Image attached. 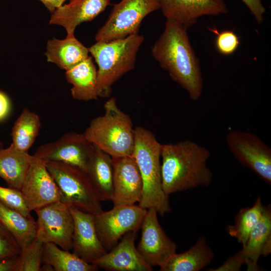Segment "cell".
I'll return each mask as SVG.
<instances>
[{
    "label": "cell",
    "instance_id": "obj_11",
    "mask_svg": "<svg viewBox=\"0 0 271 271\" xmlns=\"http://www.w3.org/2000/svg\"><path fill=\"white\" fill-rule=\"evenodd\" d=\"M94 150V146L83 133L71 131L55 141L39 147L33 156L45 161L72 165L87 174Z\"/></svg>",
    "mask_w": 271,
    "mask_h": 271
},
{
    "label": "cell",
    "instance_id": "obj_1",
    "mask_svg": "<svg viewBox=\"0 0 271 271\" xmlns=\"http://www.w3.org/2000/svg\"><path fill=\"white\" fill-rule=\"evenodd\" d=\"M188 28L167 19L163 33L152 48V54L161 67L194 101L203 90V79L198 59L191 45Z\"/></svg>",
    "mask_w": 271,
    "mask_h": 271
},
{
    "label": "cell",
    "instance_id": "obj_32",
    "mask_svg": "<svg viewBox=\"0 0 271 271\" xmlns=\"http://www.w3.org/2000/svg\"><path fill=\"white\" fill-rule=\"evenodd\" d=\"M21 250L14 237L0 223V260L17 256Z\"/></svg>",
    "mask_w": 271,
    "mask_h": 271
},
{
    "label": "cell",
    "instance_id": "obj_37",
    "mask_svg": "<svg viewBox=\"0 0 271 271\" xmlns=\"http://www.w3.org/2000/svg\"><path fill=\"white\" fill-rule=\"evenodd\" d=\"M16 257L0 260V271H13L16 261Z\"/></svg>",
    "mask_w": 271,
    "mask_h": 271
},
{
    "label": "cell",
    "instance_id": "obj_5",
    "mask_svg": "<svg viewBox=\"0 0 271 271\" xmlns=\"http://www.w3.org/2000/svg\"><path fill=\"white\" fill-rule=\"evenodd\" d=\"M104 113L93 119L83 134L86 139L111 157L131 156L134 128L128 114L117 106L114 97L104 104Z\"/></svg>",
    "mask_w": 271,
    "mask_h": 271
},
{
    "label": "cell",
    "instance_id": "obj_4",
    "mask_svg": "<svg viewBox=\"0 0 271 271\" xmlns=\"http://www.w3.org/2000/svg\"><path fill=\"white\" fill-rule=\"evenodd\" d=\"M144 39L138 33L110 41H97L88 48L98 66V97H108L113 84L134 68Z\"/></svg>",
    "mask_w": 271,
    "mask_h": 271
},
{
    "label": "cell",
    "instance_id": "obj_31",
    "mask_svg": "<svg viewBox=\"0 0 271 271\" xmlns=\"http://www.w3.org/2000/svg\"><path fill=\"white\" fill-rule=\"evenodd\" d=\"M208 29L216 35L215 47L220 54L229 56L237 50L240 44V40L233 31L227 30L219 32L215 28H209Z\"/></svg>",
    "mask_w": 271,
    "mask_h": 271
},
{
    "label": "cell",
    "instance_id": "obj_28",
    "mask_svg": "<svg viewBox=\"0 0 271 271\" xmlns=\"http://www.w3.org/2000/svg\"><path fill=\"white\" fill-rule=\"evenodd\" d=\"M263 209L261 199L258 197L253 206L240 210L234 224L227 226L228 233L244 246L250 232L261 218Z\"/></svg>",
    "mask_w": 271,
    "mask_h": 271
},
{
    "label": "cell",
    "instance_id": "obj_10",
    "mask_svg": "<svg viewBox=\"0 0 271 271\" xmlns=\"http://www.w3.org/2000/svg\"><path fill=\"white\" fill-rule=\"evenodd\" d=\"M35 211L36 237L44 243L52 242L63 249H72L74 221L70 207L59 201Z\"/></svg>",
    "mask_w": 271,
    "mask_h": 271
},
{
    "label": "cell",
    "instance_id": "obj_34",
    "mask_svg": "<svg viewBox=\"0 0 271 271\" xmlns=\"http://www.w3.org/2000/svg\"><path fill=\"white\" fill-rule=\"evenodd\" d=\"M253 16L256 21L261 24L263 20V15L265 12L261 0H241Z\"/></svg>",
    "mask_w": 271,
    "mask_h": 271
},
{
    "label": "cell",
    "instance_id": "obj_22",
    "mask_svg": "<svg viewBox=\"0 0 271 271\" xmlns=\"http://www.w3.org/2000/svg\"><path fill=\"white\" fill-rule=\"evenodd\" d=\"M67 81L72 84L71 93L76 100L88 101L97 99V70L92 57L66 71Z\"/></svg>",
    "mask_w": 271,
    "mask_h": 271
},
{
    "label": "cell",
    "instance_id": "obj_20",
    "mask_svg": "<svg viewBox=\"0 0 271 271\" xmlns=\"http://www.w3.org/2000/svg\"><path fill=\"white\" fill-rule=\"evenodd\" d=\"M89 49L74 36L63 40L53 38L48 41L45 55L48 62L67 71L89 57Z\"/></svg>",
    "mask_w": 271,
    "mask_h": 271
},
{
    "label": "cell",
    "instance_id": "obj_3",
    "mask_svg": "<svg viewBox=\"0 0 271 271\" xmlns=\"http://www.w3.org/2000/svg\"><path fill=\"white\" fill-rule=\"evenodd\" d=\"M162 144L150 130L138 126L134 128L132 156L139 169L143 181V191L138 205L145 209L153 208L163 215L171 210L169 196L164 192L161 178Z\"/></svg>",
    "mask_w": 271,
    "mask_h": 271
},
{
    "label": "cell",
    "instance_id": "obj_13",
    "mask_svg": "<svg viewBox=\"0 0 271 271\" xmlns=\"http://www.w3.org/2000/svg\"><path fill=\"white\" fill-rule=\"evenodd\" d=\"M157 211L147 209L142 225V235L137 248L152 266H161L176 252L177 246L160 225Z\"/></svg>",
    "mask_w": 271,
    "mask_h": 271
},
{
    "label": "cell",
    "instance_id": "obj_12",
    "mask_svg": "<svg viewBox=\"0 0 271 271\" xmlns=\"http://www.w3.org/2000/svg\"><path fill=\"white\" fill-rule=\"evenodd\" d=\"M32 156L21 189L31 211L60 200L59 189L47 168L46 161Z\"/></svg>",
    "mask_w": 271,
    "mask_h": 271
},
{
    "label": "cell",
    "instance_id": "obj_9",
    "mask_svg": "<svg viewBox=\"0 0 271 271\" xmlns=\"http://www.w3.org/2000/svg\"><path fill=\"white\" fill-rule=\"evenodd\" d=\"M228 148L242 165L271 183V149L257 136L246 131L231 130L226 136Z\"/></svg>",
    "mask_w": 271,
    "mask_h": 271
},
{
    "label": "cell",
    "instance_id": "obj_33",
    "mask_svg": "<svg viewBox=\"0 0 271 271\" xmlns=\"http://www.w3.org/2000/svg\"><path fill=\"white\" fill-rule=\"evenodd\" d=\"M245 261L241 251H239L228 258L218 267L209 269L212 271H238Z\"/></svg>",
    "mask_w": 271,
    "mask_h": 271
},
{
    "label": "cell",
    "instance_id": "obj_6",
    "mask_svg": "<svg viewBox=\"0 0 271 271\" xmlns=\"http://www.w3.org/2000/svg\"><path fill=\"white\" fill-rule=\"evenodd\" d=\"M46 165L59 189L61 202L94 215L103 211L86 173L63 162L46 161Z\"/></svg>",
    "mask_w": 271,
    "mask_h": 271
},
{
    "label": "cell",
    "instance_id": "obj_14",
    "mask_svg": "<svg viewBox=\"0 0 271 271\" xmlns=\"http://www.w3.org/2000/svg\"><path fill=\"white\" fill-rule=\"evenodd\" d=\"M113 165V206L139 203L143 191V181L132 156L111 157Z\"/></svg>",
    "mask_w": 271,
    "mask_h": 271
},
{
    "label": "cell",
    "instance_id": "obj_26",
    "mask_svg": "<svg viewBox=\"0 0 271 271\" xmlns=\"http://www.w3.org/2000/svg\"><path fill=\"white\" fill-rule=\"evenodd\" d=\"M43 263L51 265L55 271H94L98 268L52 242L44 243Z\"/></svg>",
    "mask_w": 271,
    "mask_h": 271
},
{
    "label": "cell",
    "instance_id": "obj_27",
    "mask_svg": "<svg viewBox=\"0 0 271 271\" xmlns=\"http://www.w3.org/2000/svg\"><path fill=\"white\" fill-rule=\"evenodd\" d=\"M40 127L39 116L28 108H24L13 126L11 144L21 152H28L39 133Z\"/></svg>",
    "mask_w": 271,
    "mask_h": 271
},
{
    "label": "cell",
    "instance_id": "obj_16",
    "mask_svg": "<svg viewBox=\"0 0 271 271\" xmlns=\"http://www.w3.org/2000/svg\"><path fill=\"white\" fill-rule=\"evenodd\" d=\"M164 16L188 28L203 16H217L228 12L224 0H161Z\"/></svg>",
    "mask_w": 271,
    "mask_h": 271
},
{
    "label": "cell",
    "instance_id": "obj_21",
    "mask_svg": "<svg viewBox=\"0 0 271 271\" xmlns=\"http://www.w3.org/2000/svg\"><path fill=\"white\" fill-rule=\"evenodd\" d=\"M214 257L206 238L200 236L188 250L176 252L159 267L161 271H198L209 264Z\"/></svg>",
    "mask_w": 271,
    "mask_h": 271
},
{
    "label": "cell",
    "instance_id": "obj_2",
    "mask_svg": "<svg viewBox=\"0 0 271 271\" xmlns=\"http://www.w3.org/2000/svg\"><path fill=\"white\" fill-rule=\"evenodd\" d=\"M209 151L191 140L162 144L163 189L169 196L198 187H208L213 174L207 163Z\"/></svg>",
    "mask_w": 271,
    "mask_h": 271
},
{
    "label": "cell",
    "instance_id": "obj_25",
    "mask_svg": "<svg viewBox=\"0 0 271 271\" xmlns=\"http://www.w3.org/2000/svg\"><path fill=\"white\" fill-rule=\"evenodd\" d=\"M0 223L14 237L21 249L36 237L37 224L33 217H26L1 202Z\"/></svg>",
    "mask_w": 271,
    "mask_h": 271
},
{
    "label": "cell",
    "instance_id": "obj_30",
    "mask_svg": "<svg viewBox=\"0 0 271 271\" xmlns=\"http://www.w3.org/2000/svg\"><path fill=\"white\" fill-rule=\"evenodd\" d=\"M0 202L8 207L26 217L31 216L25 198L21 190L0 186Z\"/></svg>",
    "mask_w": 271,
    "mask_h": 271
},
{
    "label": "cell",
    "instance_id": "obj_23",
    "mask_svg": "<svg viewBox=\"0 0 271 271\" xmlns=\"http://www.w3.org/2000/svg\"><path fill=\"white\" fill-rule=\"evenodd\" d=\"M87 175L100 201H111L113 194L111 157L94 146Z\"/></svg>",
    "mask_w": 271,
    "mask_h": 271
},
{
    "label": "cell",
    "instance_id": "obj_7",
    "mask_svg": "<svg viewBox=\"0 0 271 271\" xmlns=\"http://www.w3.org/2000/svg\"><path fill=\"white\" fill-rule=\"evenodd\" d=\"M161 0H121L95 35L96 41H110L139 33L144 18L160 9Z\"/></svg>",
    "mask_w": 271,
    "mask_h": 271
},
{
    "label": "cell",
    "instance_id": "obj_17",
    "mask_svg": "<svg viewBox=\"0 0 271 271\" xmlns=\"http://www.w3.org/2000/svg\"><path fill=\"white\" fill-rule=\"evenodd\" d=\"M136 233L130 232L125 234L112 249L93 264L110 271L153 270V266L144 259L135 246Z\"/></svg>",
    "mask_w": 271,
    "mask_h": 271
},
{
    "label": "cell",
    "instance_id": "obj_24",
    "mask_svg": "<svg viewBox=\"0 0 271 271\" xmlns=\"http://www.w3.org/2000/svg\"><path fill=\"white\" fill-rule=\"evenodd\" d=\"M32 156L12 144L5 149L0 144V177L9 187L21 190Z\"/></svg>",
    "mask_w": 271,
    "mask_h": 271
},
{
    "label": "cell",
    "instance_id": "obj_35",
    "mask_svg": "<svg viewBox=\"0 0 271 271\" xmlns=\"http://www.w3.org/2000/svg\"><path fill=\"white\" fill-rule=\"evenodd\" d=\"M10 103L8 96L0 91V120L4 118L9 113Z\"/></svg>",
    "mask_w": 271,
    "mask_h": 271
},
{
    "label": "cell",
    "instance_id": "obj_8",
    "mask_svg": "<svg viewBox=\"0 0 271 271\" xmlns=\"http://www.w3.org/2000/svg\"><path fill=\"white\" fill-rule=\"evenodd\" d=\"M139 205L113 206L107 211L95 215L98 236L107 252L112 249L122 236L128 232H137L147 213Z\"/></svg>",
    "mask_w": 271,
    "mask_h": 271
},
{
    "label": "cell",
    "instance_id": "obj_38",
    "mask_svg": "<svg viewBox=\"0 0 271 271\" xmlns=\"http://www.w3.org/2000/svg\"><path fill=\"white\" fill-rule=\"evenodd\" d=\"M40 270L53 271L54 269L51 265L47 263H43L41 266Z\"/></svg>",
    "mask_w": 271,
    "mask_h": 271
},
{
    "label": "cell",
    "instance_id": "obj_18",
    "mask_svg": "<svg viewBox=\"0 0 271 271\" xmlns=\"http://www.w3.org/2000/svg\"><path fill=\"white\" fill-rule=\"evenodd\" d=\"M109 4L110 0H69L52 14L49 23L64 27L67 36H73L78 25L93 20Z\"/></svg>",
    "mask_w": 271,
    "mask_h": 271
},
{
    "label": "cell",
    "instance_id": "obj_19",
    "mask_svg": "<svg viewBox=\"0 0 271 271\" xmlns=\"http://www.w3.org/2000/svg\"><path fill=\"white\" fill-rule=\"evenodd\" d=\"M249 271L259 270L257 265L261 255L271 252L270 206H264L262 216L250 232L246 244L240 250Z\"/></svg>",
    "mask_w": 271,
    "mask_h": 271
},
{
    "label": "cell",
    "instance_id": "obj_15",
    "mask_svg": "<svg viewBox=\"0 0 271 271\" xmlns=\"http://www.w3.org/2000/svg\"><path fill=\"white\" fill-rule=\"evenodd\" d=\"M73 221V252L84 261L93 263L107 251L98 236L94 222L95 215L70 207Z\"/></svg>",
    "mask_w": 271,
    "mask_h": 271
},
{
    "label": "cell",
    "instance_id": "obj_36",
    "mask_svg": "<svg viewBox=\"0 0 271 271\" xmlns=\"http://www.w3.org/2000/svg\"><path fill=\"white\" fill-rule=\"evenodd\" d=\"M41 2L47 9L52 14L57 9L63 5L66 0H39Z\"/></svg>",
    "mask_w": 271,
    "mask_h": 271
},
{
    "label": "cell",
    "instance_id": "obj_29",
    "mask_svg": "<svg viewBox=\"0 0 271 271\" xmlns=\"http://www.w3.org/2000/svg\"><path fill=\"white\" fill-rule=\"evenodd\" d=\"M44 242L39 238L35 239L21 249L17 256L13 271H39L42 264Z\"/></svg>",
    "mask_w": 271,
    "mask_h": 271
}]
</instances>
